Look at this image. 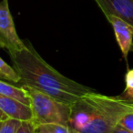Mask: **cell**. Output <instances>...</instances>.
Masks as SVG:
<instances>
[{
  "label": "cell",
  "instance_id": "1",
  "mask_svg": "<svg viewBox=\"0 0 133 133\" xmlns=\"http://www.w3.org/2000/svg\"><path fill=\"white\" fill-rule=\"evenodd\" d=\"M25 43L26 48L10 56L13 68L20 76L19 83L37 89L68 105H73L93 91L90 88L59 73L39 56L31 43Z\"/></svg>",
  "mask_w": 133,
  "mask_h": 133
},
{
  "label": "cell",
  "instance_id": "2",
  "mask_svg": "<svg viewBox=\"0 0 133 133\" xmlns=\"http://www.w3.org/2000/svg\"><path fill=\"white\" fill-rule=\"evenodd\" d=\"M94 111L89 122L72 133H111L125 115L133 112V100L123 97H111L96 91L89 93Z\"/></svg>",
  "mask_w": 133,
  "mask_h": 133
},
{
  "label": "cell",
  "instance_id": "3",
  "mask_svg": "<svg viewBox=\"0 0 133 133\" xmlns=\"http://www.w3.org/2000/svg\"><path fill=\"white\" fill-rule=\"evenodd\" d=\"M30 99L33 119L36 126L46 123H58L69 126L71 105L61 103L36 89L22 85Z\"/></svg>",
  "mask_w": 133,
  "mask_h": 133
},
{
  "label": "cell",
  "instance_id": "4",
  "mask_svg": "<svg viewBox=\"0 0 133 133\" xmlns=\"http://www.w3.org/2000/svg\"><path fill=\"white\" fill-rule=\"evenodd\" d=\"M0 48L8 50L9 56L26 48L25 41L17 35L8 0L0 2Z\"/></svg>",
  "mask_w": 133,
  "mask_h": 133
},
{
  "label": "cell",
  "instance_id": "5",
  "mask_svg": "<svg viewBox=\"0 0 133 133\" xmlns=\"http://www.w3.org/2000/svg\"><path fill=\"white\" fill-rule=\"evenodd\" d=\"M105 17L113 16L133 28V0H94Z\"/></svg>",
  "mask_w": 133,
  "mask_h": 133
},
{
  "label": "cell",
  "instance_id": "6",
  "mask_svg": "<svg viewBox=\"0 0 133 133\" xmlns=\"http://www.w3.org/2000/svg\"><path fill=\"white\" fill-rule=\"evenodd\" d=\"M106 18L112 26L116 40L128 66V56L133 51V28L118 17L108 16Z\"/></svg>",
  "mask_w": 133,
  "mask_h": 133
},
{
  "label": "cell",
  "instance_id": "7",
  "mask_svg": "<svg viewBox=\"0 0 133 133\" xmlns=\"http://www.w3.org/2000/svg\"><path fill=\"white\" fill-rule=\"evenodd\" d=\"M0 109L9 118L19 121H31L33 114L30 106L26 105L13 98L0 94Z\"/></svg>",
  "mask_w": 133,
  "mask_h": 133
},
{
  "label": "cell",
  "instance_id": "8",
  "mask_svg": "<svg viewBox=\"0 0 133 133\" xmlns=\"http://www.w3.org/2000/svg\"><path fill=\"white\" fill-rule=\"evenodd\" d=\"M0 94L13 98L18 101L22 102V103L26 104V105L30 106L29 97L22 86L17 87L15 85L0 80Z\"/></svg>",
  "mask_w": 133,
  "mask_h": 133
},
{
  "label": "cell",
  "instance_id": "9",
  "mask_svg": "<svg viewBox=\"0 0 133 133\" xmlns=\"http://www.w3.org/2000/svg\"><path fill=\"white\" fill-rule=\"evenodd\" d=\"M0 78L14 83H19L21 80L20 76L15 70L13 66H9L6 61L0 57Z\"/></svg>",
  "mask_w": 133,
  "mask_h": 133
},
{
  "label": "cell",
  "instance_id": "10",
  "mask_svg": "<svg viewBox=\"0 0 133 133\" xmlns=\"http://www.w3.org/2000/svg\"><path fill=\"white\" fill-rule=\"evenodd\" d=\"M38 133H70L69 127L58 123H46L37 126Z\"/></svg>",
  "mask_w": 133,
  "mask_h": 133
},
{
  "label": "cell",
  "instance_id": "11",
  "mask_svg": "<svg viewBox=\"0 0 133 133\" xmlns=\"http://www.w3.org/2000/svg\"><path fill=\"white\" fill-rule=\"evenodd\" d=\"M21 121L13 118H8V120L4 121L2 127L0 129V133H17Z\"/></svg>",
  "mask_w": 133,
  "mask_h": 133
},
{
  "label": "cell",
  "instance_id": "12",
  "mask_svg": "<svg viewBox=\"0 0 133 133\" xmlns=\"http://www.w3.org/2000/svg\"><path fill=\"white\" fill-rule=\"evenodd\" d=\"M17 133H38L37 130V126L32 121L21 122Z\"/></svg>",
  "mask_w": 133,
  "mask_h": 133
},
{
  "label": "cell",
  "instance_id": "13",
  "mask_svg": "<svg viewBox=\"0 0 133 133\" xmlns=\"http://www.w3.org/2000/svg\"><path fill=\"white\" fill-rule=\"evenodd\" d=\"M118 124L123 128H125L126 129L133 132V112L125 115L121 118V120H120Z\"/></svg>",
  "mask_w": 133,
  "mask_h": 133
},
{
  "label": "cell",
  "instance_id": "14",
  "mask_svg": "<svg viewBox=\"0 0 133 133\" xmlns=\"http://www.w3.org/2000/svg\"><path fill=\"white\" fill-rule=\"evenodd\" d=\"M125 83L126 88L128 89H133V69H129L125 76Z\"/></svg>",
  "mask_w": 133,
  "mask_h": 133
},
{
  "label": "cell",
  "instance_id": "15",
  "mask_svg": "<svg viewBox=\"0 0 133 133\" xmlns=\"http://www.w3.org/2000/svg\"><path fill=\"white\" fill-rule=\"evenodd\" d=\"M111 133H133V132L128 130V129H126L125 128H123L122 126H120L119 124H118V125H117L116 127L114 128V129L111 131Z\"/></svg>",
  "mask_w": 133,
  "mask_h": 133
},
{
  "label": "cell",
  "instance_id": "16",
  "mask_svg": "<svg viewBox=\"0 0 133 133\" xmlns=\"http://www.w3.org/2000/svg\"><path fill=\"white\" fill-rule=\"evenodd\" d=\"M122 97L125 98H128V99L133 100V89H125L123 94H122Z\"/></svg>",
  "mask_w": 133,
  "mask_h": 133
},
{
  "label": "cell",
  "instance_id": "17",
  "mask_svg": "<svg viewBox=\"0 0 133 133\" xmlns=\"http://www.w3.org/2000/svg\"><path fill=\"white\" fill-rule=\"evenodd\" d=\"M8 118H8V117L6 116L1 109H0V121H6V120H8Z\"/></svg>",
  "mask_w": 133,
  "mask_h": 133
},
{
  "label": "cell",
  "instance_id": "18",
  "mask_svg": "<svg viewBox=\"0 0 133 133\" xmlns=\"http://www.w3.org/2000/svg\"><path fill=\"white\" fill-rule=\"evenodd\" d=\"M3 123H4V121H0V129H1V127H2Z\"/></svg>",
  "mask_w": 133,
  "mask_h": 133
}]
</instances>
